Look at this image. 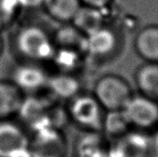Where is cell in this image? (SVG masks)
<instances>
[{
  "instance_id": "30bf717a",
  "label": "cell",
  "mask_w": 158,
  "mask_h": 157,
  "mask_svg": "<svg viewBox=\"0 0 158 157\" xmlns=\"http://www.w3.org/2000/svg\"><path fill=\"white\" fill-rule=\"evenodd\" d=\"M53 41L56 48L70 49L81 54L86 53V36L70 22L63 23V25L55 32Z\"/></svg>"
},
{
  "instance_id": "ac0fdd59",
  "label": "cell",
  "mask_w": 158,
  "mask_h": 157,
  "mask_svg": "<svg viewBox=\"0 0 158 157\" xmlns=\"http://www.w3.org/2000/svg\"><path fill=\"white\" fill-rule=\"evenodd\" d=\"M113 1L114 0H81L82 5L98 8L101 10H104L105 8L109 6Z\"/></svg>"
},
{
  "instance_id": "ffe728a7",
  "label": "cell",
  "mask_w": 158,
  "mask_h": 157,
  "mask_svg": "<svg viewBox=\"0 0 158 157\" xmlns=\"http://www.w3.org/2000/svg\"><path fill=\"white\" fill-rule=\"evenodd\" d=\"M152 144H153V146H154L156 152L157 153L158 155V132L156 134V136L154 137V139H153V141H152Z\"/></svg>"
},
{
  "instance_id": "e0dca14e",
  "label": "cell",
  "mask_w": 158,
  "mask_h": 157,
  "mask_svg": "<svg viewBox=\"0 0 158 157\" xmlns=\"http://www.w3.org/2000/svg\"><path fill=\"white\" fill-rule=\"evenodd\" d=\"M19 8L17 0H0V31L13 22Z\"/></svg>"
},
{
  "instance_id": "3957f363",
  "label": "cell",
  "mask_w": 158,
  "mask_h": 157,
  "mask_svg": "<svg viewBox=\"0 0 158 157\" xmlns=\"http://www.w3.org/2000/svg\"><path fill=\"white\" fill-rule=\"evenodd\" d=\"M104 111L94 94H78L71 99L69 107L70 118L81 128L91 131H98L103 129Z\"/></svg>"
},
{
  "instance_id": "4fadbf2b",
  "label": "cell",
  "mask_w": 158,
  "mask_h": 157,
  "mask_svg": "<svg viewBox=\"0 0 158 157\" xmlns=\"http://www.w3.org/2000/svg\"><path fill=\"white\" fill-rule=\"evenodd\" d=\"M46 87L57 98L69 100L80 94L81 90L80 81L75 76L61 72L49 77Z\"/></svg>"
},
{
  "instance_id": "9c48e42d",
  "label": "cell",
  "mask_w": 158,
  "mask_h": 157,
  "mask_svg": "<svg viewBox=\"0 0 158 157\" xmlns=\"http://www.w3.org/2000/svg\"><path fill=\"white\" fill-rule=\"evenodd\" d=\"M23 99V93L11 81H0V120L18 114Z\"/></svg>"
},
{
  "instance_id": "5b68a950",
  "label": "cell",
  "mask_w": 158,
  "mask_h": 157,
  "mask_svg": "<svg viewBox=\"0 0 158 157\" xmlns=\"http://www.w3.org/2000/svg\"><path fill=\"white\" fill-rule=\"evenodd\" d=\"M123 111L131 126L149 129L158 123V104L143 94L133 96Z\"/></svg>"
},
{
  "instance_id": "7a4b0ae2",
  "label": "cell",
  "mask_w": 158,
  "mask_h": 157,
  "mask_svg": "<svg viewBox=\"0 0 158 157\" xmlns=\"http://www.w3.org/2000/svg\"><path fill=\"white\" fill-rule=\"evenodd\" d=\"M94 96L104 110L109 112L124 110L133 94L124 79L117 75H105L96 81Z\"/></svg>"
},
{
  "instance_id": "8992f818",
  "label": "cell",
  "mask_w": 158,
  "mask_h": 157,
  "mask_svg": "<svg viewBox=\"0 0 158 157\" xmlns=\"http://www.w3.org/2000/svg\"><path fill=\"white\" fill-rule=\"evenodd\" d=\"M48 78L44 69L36 62L28 61L14 68L10 81L23 93H33L46 87Z\"/></svg>"
},
{
  "instance_id": "6da1fadb",
  "label": "cell",
  "mask_w": 158,
  "mask_h": 157,
  "mask_svg": "<svg viewBox=\"0 0 158 157\" xmlns=\"http://www.w3.org/2000/svg\"><path fill=\"white\" fill-rule=\"evenodd\" d=\"M15 46L28 61L40 62L51 60L56 49L53 37L36 25L21 28L16 34Z\"/></svg>"
},
{
  "instance_id": "5bb4252c",
  "label": "cell",
  "mask_w": 158,
  "mask_h": 157,
  "mask_svg": "<svg viewBox=\"0 0 158 157\" xmlns=\"http://www.w3.org/2000/svg\"><path fill=\"white\" fill-rule=\"evenodd\" d=\"M81 5V0H44L43 6L55 20L69 23Z\"/></svg>"
},
{
  "instance_id": "52a82bcc",
  "label": "cell",
  "mask_w": 158,
  "mask_h": 157,
  "mask_svg": "<svg viewBox=\"0 0 158 157\" xmlns=\"http://www.w3.org/2000/svg\"><path fill=\"white\" fill-rule=\"evenodd\" d=\"M118 43L115 31L106 24L94 32L86 35V53L97 57H104L112 54Z\"/></svg>"
},
{
  "instance_id": "9a60e30c",
  "label": "cell",
  "mask_w": 158,
  "mask_h": 157,
  "mask_svg": "<svg viewBox=\"0 0 158 157\" xmlns=\"http://www.w3.org/2000/svg\"><path fill=\"white\" fill-rule=\"evenodd\" d=\"M81 54L66 48H56L51 60L55 62L61 73L72 74L79 67Z\"/></svg>"
},
{
  "instance_id": "8fae6325",
  "label": "cell",
  "mask_w": 158,
  "mask_h": 157,
  "mask_svg": "<svg viewBox=\"0 0 158 157\" xmlns=\"http://www.w3.org/2000/svg\"><path fill=\"white\" fill-rule=\"evenodd\" d=\"M70 23L86 36L106 25L105 15L101 9L81 5Z\"/></svg>"
},
{
  "instance_id": "ba28073f",
  "label": "cell",
  "mask_w": 158,
  "mask_h": 157,
  "mask_svg": "<svg viewBox=\"0 0 158 157\" xmlns=\"http://www.w3.org/2000/svg\"><path fill=\"white\" fill-rule=\"evenodd\" d=\"M136 53L146 62L158 63V25L143 28L134 39Z\"/></svg>"
},
{
  "instance_id": "7c38bea8",
  "label": "cell",
  "mask_w": 158,
  "mask_h": 157,
  "mask_svg": "<svg viewBox=\"0 0 158 157\" xmlns=\"http://www.w3.org/2000/svg\"><path fill=\"white\" fill-rule=\"evenodd\" d=\"M136 85L144 96L158 100V63L146 62L135 73Z\"/></svg>"
},
{
  "instance_id": "2e32d148",
  "label": "cell",
  "mask_w": 158,
  "mask_h": 157,
  "mask_svg": "<svg viewBox=\"0 0 158 157\" xmlns=\"http://www.w3.org/2000/svg\"><path fill=\"white\" fill-rule=\"evenodd\" d=\"M131 126L123 110L109 111L105 114L103 129L112 137L125 136L128 127Z\"/></svg>"
},
{
  "instance_id": "d6986e66",
  "label": "cell",
  "mask_w": 158,
  "mask_h": 157,
  "mask_svg": "<svg viewBox=\"0 0 158 157\" xmlns=\"http://www.w3.org/2000/svg\"><path fill=\"white\" fill-rule=\"evenodd\" d=\"M44 1V0H17L19 8H36L39 6H43Z\"/></svg>"
},
{
  "instance_id": "277c9868",
  "label": "cell",
  "mask_w": 158,
  "mask_h": 157,
  "mask_svg": "<svg viewBox=\"0 0 158 157\" xmlns=\"http://www.w3.org/2000/svg\"><path fill=\"white\" fill-rule=\"evenodd\" d=\"M30 148V140L19 125L0 120V157H26Z\"/></svg>"
},
{
  "instance_id": "44dd1931",
  "label": "cell",
  "mask_w": 158,
  "mask_h": 157,
  "mask_svg": "<svg viewBox=\"0 0 158 157\" xmlns=\"http://www.w3.org/2000/svg\"><path fill=\"white\" fill-rule=\"evenodd\" d=\"M2 51H3V40H2V37L0 35V56L2 54Z\"/></svg>"
}]
</instances>
